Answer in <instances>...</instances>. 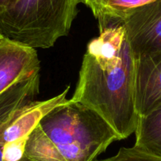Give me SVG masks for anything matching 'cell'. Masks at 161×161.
I'll return each instance as SVG.
<instances>
[{
  "label": "cell",
  "instance_id": "5bb4252c",
  "mask_svg": "<svg viewBox=\"0 0 161 161\" xmlns=\"http://www.w3.org/2000/svg\"><path fill=\"white\" fill-rule=\"evenodd\" d=\"M108 2V0H84L83 3L92 10L95 18L98 19L103 14Z\"/></svg>",
  "mask_w": 161,
  "mask_h": 161
},
{
  "label": "cell",
  "instance_id": "8992f818",
  "mask_svg": "<svg viewBox=\"0 0 161 161\" xmlns=\"http://www.w3.org/2000/svg\"><path fill=\"white\" fill-rule=\"evenodd\" d=\"M134 96L138 116L161 108V53L135 58Z\"/></svg>",
  "mask_w": 161,
  "mask_h": 161
},
{
  "label": "cell",
  "instance_id": "30bf717a",
  "mask_svg": "<svg viewBox=\"0 0 161 161\" xmlns=\"http://www.w3.org/2000/svg\"><path fill=\"white\" fill-rule=\"evenodd\" d=\"M125 40L126 31L123 23L108 26L89 43L86 53L99 59L112 58L119 53Z\"/></svg>",
  "mask_w": 161,
  "mask_h": 161
},
{
  "label": "cell",
  "instance_id": "6da1fadb",
  "mask_svg": "<svg viewBox=\"0 0 161 161\" xmlns=\"http://www.w3.org/2000/svg\"><path fill=\"white\" fill-rule=\"evenodd\" d=\"M134 66L135 58L126 36L114 58L99 59L86 53L75 91L69 99L101 116L120 140L134 133L138 119L134 96Z\"/></svg>",
  "mask_w": 161,
  "mask_h": 161
},
{
  "label": "cell",
  "instance_id": "ba28073f",
  "mask_svg": "<svg viewBox=\"0 0 161 161\" xmlns=\"http://www.w3.org/2000/svg\"><path fill=\"white\" fill-rule=\"evenodd\" d=\"M40 89V70L19 80L0 95V126L18 108L33 101Z\"/></svg>",
  "mask_w": 161,
  "mask_h": 161
},
{
  "label": "cell",
  "instance_id": "9c48e42d",
  "mask_svg": "<svg viewBox=\"0 0 161 161\" xmlns=\"http://www.w3.org/2000/svg\"><path fill=\"white\" fill-rule=\"evenodd\" d=\"M134 134L135 148L161 157V108L146 115L138 116Z\"/></svg>",
  "mask_w": 161,
  "mask_h": 161
},
{
  "label": "cell",
  "instance_id": "e0dca14e",
  "mask_svg": "<svg viewBox=\"0 0 161 161\" xmlns=\"http://www.w3.org/2000/svg\"><path fill=\"white\" fill-rule=\"evenodd\" d=\"M3 146H0V161H3V154H2Z\"/></svg>",
  "mask_w": 161,
  "mask_h": 161
},
{
  "label": "cell",
  "instance_id": "ac0fdd59",
  "mask_svg": "<svg viewBox=\"0 0 161 161\" xmlns=\"http://www.w3.org/2000/svg\"><path fill=\"white\" fill-rule=\"evenodd\" d=\"M3 39H4V38H3V37L2 36V35H1V34H0V40H3Z\"/></svg>",
  "mask_w": 161,
  "mask_h": 161
},
{
  "label": "cell",
  "instance_id": "2e32d148",
  "mask_svg": "<svg viewBox=\"0 0 161 161\" xmlns=\"http://www.w3.org/2000/svg\"><path fill=\"white\" fill-rule=\"evenodd\" d=\"M20 161H33V160H32V159H29V158L26 157L25 156H23L22 159H21V160H20Z\"/></svg>",
  "mask_w": 161,
  "mask_h": 161
},
{
  "label": "cell",
  "instance_id": "7c38bea8",
  "mask_svg": "<svg viewBox=\"0 0 161 161\" xmlns=\"http://www.w3.org/2000/svg\"><path fill=\"white\" fill-rule=\"evenodd\" d=\"M95 161H161V157L148 154L133 146L121 148L114 156Z\"/></svg>",
  "mask_w": 161,
  "mask_h": 161
},
{
  "label": "cell",
  "instance_id": "3957f363",
  "mask_svg": "<svg viewBox=\"0 0 161 161\" xmlns=\"http://www.w3.org/2000/svg\"><path fill=\"white\" fill-rule=\"evenodd\" d=\"M66 161H95L119 135L97 112L68 100L40 123Z\"/></svg>",
  "mask_w": 161,
  "mask_h": 161
},
{
  "label": "cell",
  "instance_id": "52a82bcc",
  "mask_svg": "<svg viewBox=\"0 0 161 161\" xmlns=\"http://www.w3.org/2000/svg\"><path fill=\"white\" fill-rule=\"evenodd\" d=\"M40 68L36 49L6 39L0 40V95Z\"/></svg>",
  "mask_w": 161,
  "mask_h": 161
},
{
  "label": "cell",
  "instance_id": "9a60e30c",
  "mask_svg": "<svg viewBox=\"0 0 161 161\" xmlns=\"http://www.w3.org/2000/svg\"><path fill=\"white\" fill-rule=\"evenodd\" d=\"M17 0H0V12L3 11L9 7L14 3Z\"/></svg>",
  "mask_w": 161,
  "mask_h": 161
},
{
  "label": "cell",
  "instance_id": "5b68a950",
  "mask_svg": "<svg viewBox=\"0 0 161 161\" xmlns=\"http://www.w3.org/2000/svg\"><path fill=\"white\" fill-rule=\"evenodd\" d=\"M69 89L70 86H68L61 93L52 98L41 101L33 100L18 108L0 126V146H3L9 142L28 137L47 114L69 100L66 96Z\"/></svg>",
  "mask_w": 161,
  "mask_h": 161
},
{
  "label": "cell",
  "instance_id": "277c9868",
  "mask_svg": "<svg viewBox=\"0 0 161 161\" xmlns=\"http://www.w3.org/2000/svg\"><path fill=\"white\" fill-rule=\"evenodd\" d=\"M122 23L134 58L161 53V0L134 9Z\"/></svg>",
  "mask_w": 161,
  "mask_h": 161
},
{
  "label": "cell",
  "instance_id": "4fadbf2b",
  "mask_svg": "<svg viewBox=\"0 0 161 161\" xmlns=\"http://www.w3.org/2000/svg\"><path fill=\"white\" fill-rule=\"evenodd\" d=\"M28 137L9 142L3 146V161H20L25 156Z\"/></svg>",
  "mask_w": 161,
  "mask_h": 161
},
{
  "label": "cell",
  "instance_id": "7a4b0ae2",
  "mask_svg": "<svg viewBox=\"0 0 161 161\" xmlns=\"http://www.w3.org/2000/svg\"><path fill=\"white\" fill-rule=\"evenodd\" d=\"M84 0H17L0 12V34L30 48H49L69 34Z\"/></svg>",
  "mask_w": 161,
  "mask_h": 161
},
{
  "label": "cell",
  "instance_id": "8fae6325",
  "mask_svg": "<svg viewBox=\"0 0 161 161\" xmlns=\"http://www.w3.org/2000/svg\"><path fill=\"white\" fill-rule=\"evenodd\" d=\"M25 156L33 161H66L40 124L28 136Z\"/></svg>",
  "mask_w": 161,
  "mask_h": 161
}]
</instances>
